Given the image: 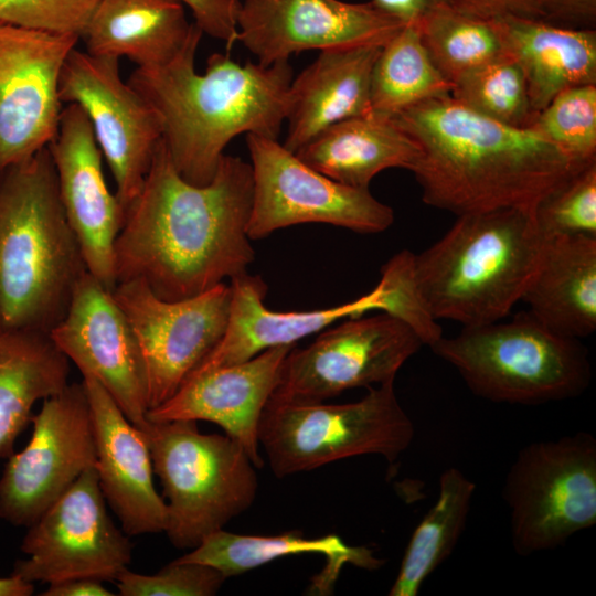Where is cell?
Here are the masks:
<instances>
[{"label": "cell", "instance_id": "e0dca14e", "mask_svg": "<svg viewBox=\"0 0 596 596\" xmlns=\"http://www.w3.org/2000/svg\"><path fill=\"white\" fill-rule=\"evenodd\" d=\"M49 334L82 376L96 380L136 427L146 424L148 382L138 340L111 291L88 272Z\"/></svg>", "mask_w": 596, "mask_h": 596}, {"label": "cell", "instance_id": "836d02e7", "mask_svg": "<svg viewBox=\"0 0 596 596\" xmlns=\"http://www.w3.org/2000/svg\"><path fill=\"white\" fill-rule=\"evenodd\" d=\"M573 160H596V85H582L557 94L531 126Z\"/></svg>", "mask_w": 596, "mask_h": 596}, {"label": "cell", "instance_id": "7c38bea8", "mask_svg": "<svg viewBox=\"0 0 596 596\" xmlns=\"http://www.w3.org/2000/svg\"><path fill=\"white\" fill-rule=\"evenodd\" d=\"M28 528L20 546L28 557L15 562L12 574L33 584L115 582L131 562L129 535L110 519L95 467Z\"/></svg>", "mask_w": 596, "mask_h": 596}, {"label": "cell", "instance_id": "30bf717a", "mask_svg": "<svg viewBox=\"0 0 596 596\" xmlns=\"http://www.w3.org/2000/svg\"><path fill=\"white\" fill-rule=\"evenodd\" d=\"M253 172L251 240L297 224L323 223L363 234L387 230L393 209L359 189L337 182L305 163L277 139L246 135Z\"/></svg>", "mask_w": 596, "mask_h": 596}, {"label": "cell", "instance_id": "d590c367", "mask_svg": "<svg viewBox=\"0 0 596 596\" xmlns=\"http://www.w3.org/2000/svg\"><path fill=\"white\" fill-rule=\"evenodd\" d=\"M414 253L403 249L393 255L381 268L377 284L383 298V312H387L411 327L423 341L432 347L444 334L438 321L427 309L417 287Z\"/></svg>", "mask_w": 596, "mask_h": 596}, {"label": "cell", "instance_id": "5b68a950", "mask_svg": "<svg viewBox=\"0 0 596 596\" xmlns=\"http://www.w3.org/2000/svg\"><path fill=\"white\" fill-rule=\"evenodd\" d=\"M533 210L501 207L457 215L438 241L414 253L417 287L437 321L469 327L510 315L544 242Z\"/></svg>", "mask_w": 596, "mask_h": 596}, {"label": "cell", "instance_id": "8d00e7d4", "mask_svg": "<svg viewBox=\"0 0 596 596\" xmlns=\"http://www.w3.org/2000/svg\"><path fill=\"white\" fill-rule=\"evenodd\" d=\"M226 579L211 566L174 560L151 575L126 568L115 582L121 596H212Z\"/></svg>", "mask_w": 596, "mask_h": 596}, {"label": "cell", "instance_id": "cb8c5ba5", "mask_svg": "<svg viewBox=\"0 0 596 596\" xmlns=\"http://www.w3.org/2000/svg\"><path fill=\"white\" fill-rule=\"evenodd\" d=\"M203 32L178 0H99L79 39L93 56L167 65Z\"/></svg>", "mask_w": 596, "mask_h": 596}, {"label": "cell", "instance_id": "ba28073f", "mask_svg": "<svg viewBox=\"0 0 596 596\" xmlns=\"http://www.w3.org/2000/svg\"><path fill=\"white\" fill-rule=\"evenodd\" d=\"M414 436L394 382L369 387L361 400L343 404L269 398L258 429L259 445L277 478L361 455L393 462Z\"/></svg>", "mask_w": 596, "mask_h": 596}, {"label": "cell", "instance_id": "d6986e66", "mask_svg": "<svg viewBox=\"0 0 596 596\" xmlns=\"http://www.w3.org/2000/svg\"><path fill=\"white\" fill-rule=\"evenodd\" d=\"M47 147L60 199L87 272L111 291L117 285L115 242L125 221V207L107 187L103 155L78 105L67 104L62 109L57 131Z\"/></svg>", "mask_w": 596, "mask_h": 596}, {"label": "cell", "instance_id": "b9f144b4", "mask_svg": "<svg viewBox=\"0 0 596 596\" xmlns=\"http://www.w3.org/2000/svg\"><path fill=\"white\" fill-rule=\"evenodd\" d=\"M376 7L395 17L404 24L418 25L444 0H371Z\"/></svg>", "mask_w": 596, "mask_h": 596}, {"label": "cell", "instance_id": "d4e9b609", "mask_svg": "<svg viewBox=\"0 0 596 596\" xmlns=\"http://www.w3.org/2000/svg\"><path fill=\"white\" fill-rule=\"evenodd\" d=\"M541 322L582 339L596 330V237H544L522 299Z\"/></svg>", "mask_w": 596, "mask_h": 596}, {"label": "cell", "instance_id": "74e56055", "mask_svg": "<svg viewBox=\"0 0 596 596\" xmlns=\"http://www.w3.org/2000/svg\"><path fill=\"white\" fill-rule=\"evenodd\" d=\"M99 0H0V24L81 35Z\"/></svg>", "mask_w": 596, "mask_h": 596}, {"label": "cell", "instance_id": "8992f818", "mask_svg": "<svg viewBox=\"0 0 596 596\" xmlns=\"http://www.w3.org/2000/svg\"><path fill=\"white\" fill-rule=\"evenodd\" d=\"M429 348L455 368L475 395L496 403L540 405L574 398L592 381L581 340L555 332L529 310L462 327Z\"/></svg>", "mask_w": 596, "mask_h": 596}, {"label": "cell", "instance_id": "5bb4252c", "mask_svg": "<svg viewBox=\"0 0 596 596\" xmlns=\"http://www.w3.org/2000/svg\"><path fill=\"white\" fill-rule=\"evenodd\" d=\"M111 294L138 340L151 409L169 400L222 340L231 287L221 283L194 297L164 300L146 283L128 280Z\"/></svg>", "mask_w": 596, "mask_h": 596}, {"label": "cell", "instance_id": "4fadbf2b", "mask_svg": "<svg viewBox=\"0 0 596 596\" xmlns=\"http://www.w3.org/2000/svg\"><path fill=\"white\" fill-rule=\"evenodd\" d=\"M32 436L0 478V518L29 526L96 465L95 435L83 383L67 384L32 415Z\"/></svg>", "mask_w": 596, "mask_h": 596}, {"label": "cell", "instance_id": "44dd1931", "mask_svg": "<svg viewBox=\"0 0 596 596\" xmlns=\"http://www.w3.org/2000/svg\"><path fill=\"white\" fill-rule=\"evenodd\" d=\"M82 383L91 406L100 490L128 535L164 532L168 510L153 485L150 450L141 429L94 379Z\"/></svg>", "mask_w": 596, "mask_h": 596}, {"label": "cell", "instance_id": "3957f363", "mask_svg": "<svg viewBox=\"0 0 596 596\" xmlns=\"http://www.w3.org/2000/svg\"><path fill=\"white\" fill-rule=\"evenodd\" d=\"M196 38L167 65L137 67L128 84L158 113L169 157L188 182L214 178L224 149L242 134L278 139L294 78L289 62L240 64L213 53L195 72Z\"/></svg>", "mask_w": 596, "mask_h": 596}, {"label": "cell", "instance_id": "ee69618b", "mask_svg": "<svg viewBox=\"0 0 596 596\" xmlns=\"http://www.w3.org/2000/svg\"><path fill=\"white\" fill-rule=\"evenodd\" d=\"M34 592V584L26 582L18 575L0 577V596H30Z\"/></svg>", "mask_w": 596, "mask_h": 596}, {"label": "cell", "instance_id": "52a82bcc", "mask_svg": "<svg viewBox=\"0 0 596 596\" xmlns=\"http://www.w3.org/2000/svg\"><path fill=\"white\" fill-rule=\"evenodd\" d=\"M153 473L168 510L166 533L177 549H194L254 502L256 467L227 435L203 434L195 421H148Z\"/></svg>", "mask_w": 596, "mask_h": 596}, {"label": "cell", "instance_id": "2e32d148", "mask_svg": "<svg viewBox=\"0 0 596 596\" xmlns=\"http://www.w3.org/2000/svg\"><path fill=\"white\" fill-rule=\"evenodd\" d=\"M78 40L0 24V170L54 138L63 109L58 78Z\"/></svg>", "mask_w": 596, "mask_h": 596}, {"label": "cell", "instance_id": "ffe728a7", "mask_svg": "<svg viewBox=\"0 0 596 596\" xmlns=\"http://www.w3.org/2000/svg\"><path fill=\"white\" fill-rule=\"evenodd\" d=\"M295 345L269 348L246 361L191 374L169 400L148 411L147 419L214 423L260 469L264 459L258 451L259 422L284 361Z\"/></svg>", "mask_w": 596, "mask_h": 596}, {"label": "cell", "instance_id": "9c48e42d", "mask_svg": "<svg viewBox=\"0 0 596 596\" xmlns=\"http://www.w3.org/2000/svg\"><path fill=\"white\" fill-rule=\"evenodd\" d=\"M513 550L555 549L596 523V439L578 432L524 446L504 481Z\"/></svg>", "mask_w": 596, "mask_h": 596}, {"label": "cell", "instance_id": "6da1fadb", "mask_svg": "<svg viewBox=\"0 0 596 596\" xmlns=\"http://www.w3.org/2000/svg\"><path fill=\"white\" fill-rule=\"evenodd\" d=\"M251 163L224 155L207 184L185 181L160 140L115 242L116 281L141 280L180 300L247 273L255 259L247 226Z\"/></svg>", "mask_w": 596, "mask_h": 596}, {"label": "cell", "instance_id": "ab89813d", "mask_svg": "<svg viewBox=\"0 0 596 596\" xmlns=\"http://www.w3.org/2000/svg\"><path fill=\"white\" fill-rule=\"evenodd\" d=\"M540 20L570 30H595L596 0H538Z\"/></svg>", "mask_w": 596, "mask_h": 596}, {"label": "cell", "instance_id": "7bdbcfd3", "mask_svg": "<svg viewBox=\"0 0 596 596\" xmlns=\"http://www.w3.org/2000/svg\"><path fill=\"white\" fill-rule=\"evenodd\" d=\"M42 596H111L102 581L94 578H73L49 584Z\"/></svg>", "mask_w": 596, "mask_h": 596}, {"label": "cell", "instance_id": "f1b7e54d", "mask_svg": "<svg viewBox=\"0 0 596 596\" xmlns=\"http://www.w3.org/2000/svg\"><path fill=\"white\" fill-rule=\"evenodd\" d=\"M299 554H321L327 557L326 570L312 584L315 590L322 593L331 588L345 563L366 568H374L380 564L371 551L349 546L336 534L306 538L298 530L276 535H249L222 529L211 533L196 547L175 560L211 566L228 578L277 558Z\"/></svg>", "mask_w": 596, "mask_h": 596}, {"label": "cell", "instance_id": "8fae6325", "mask_svg": "<svg viewBox=\"0 0 596 596\" xmlns=\"http://www.w3.org/2000/svg\"><path fill=\"white\" fill-rule=\"evenodd\" d=\"M319 333L308 347L289 351L272 400L324 402L348 390L394 382L424 345L411 327L383 311L347 318Z\"/></svg>", "mask_w": 596, "mask_h": 596}, {"label": "cell", "instance_id": "1f68e13d", "mask_svg": "<svg viewBox=\"0 0 596 596\" xmlns=\"http://www.w3.org/2000/svg\"><path fill=\"white\" fill-rule=\"evenodd\" d=\"M417 26L429 58L451 84L477 68L509 56L491 20L466 15L446 3L432 11Z\"/></svg>", "mask_w": 596, "mask_h": 596}, {"label": "cell", "instance_id": "f35d334b", "mask_svg": "<svg viewBox=\"0 0 596 596\" xmlns=\"http://www.w3.org/2000/svg\"><path fill=\"white\" fill-rule=\"evenodd\" d=\"M192 11L200 30L232 45L236 42L240 0H178Z\"/></svg>", "mask_w": 596, "mask_h": 596}, {"label": "cell", "instance_id": "f546056e", "mask_svg": "<svg viewBox=\"0 0 596 596\" xmlns=\"http://www.w3.org/2000/svg\"><path fill=\"white\" fill-rule=\"evenodd\" d=\"M475 491L476 483L458 468L441 472L437 499L412 533L390 596H416L450 556L465 530Z\"/></svg>", "mask_w": 596, "mask_h": 596}, {"label": "cell", "instance_id": "ac0fdd59", "mask_svg": "<svg viewBox=\"0 0 596 596\" xmlns=\"http://www.w3.org/2000/svg\"><path fill=\"white\" fill-rule=\"evenodd\" d=\"M404 25L372 1L245 0L236 41L272 65L304 51L383 46Z\"/></svg>", "mask_w": 596, "mask_h": 596}, {"label": "cell", "instance_id": "60d3db41", "mask_svg": "<svg viewBox=\"0 0 596 596\" xmlns=\"http://www.w3.org/2000/svg\"><path fill=\"white\" fill-rule=\"evenodd\" d=\"M451 9L481 20L518 17L540 20L538 0H444Z\"/></svg>", "mask_w": 596, "mask_h": 596}, {"label": "cell", "instance_id": "4dcf8cb0", "mask_svg": "<svg viewBox=\"0 0 596 596\" xmlns=\"http://www.w3.org/2000/svg\"><path fill=\"white\" fill-rule=\"evenodd\" d=\"M453 84L429 58L417 25L405 24L380 50L372 68L370 113L391 118L414 105L449 96Z\"/></svg>", "mask_w": 596, "mask_h": 596}, {"label": "cell", "instance_id": "d6a6232c", "mask_svg": "<svg viewBox=\"0 0 596 596\" xmlns=\"http://www.w3.org/2000/svg\"><path fill=\"white\" fill-rule=\"evenodd\" d=\"M450 97L485 117L512 127L531 128L536 116L523 72L510 56L457 79Z\"/></svg>", "mask_w": 596, "mask_h": 596}, {"label": "cell", "instance_id": "83f0119b", "mask_svg": "<svg viewBox=\"0 0 596 596\" xmlns=\"http://www.w3.org/2000/svg\"><path fill=\"white\" fill-rule=\"evenodd\" d=\"M70 361L49 333L0 329V458L13 454L33 405L68 384Z\"/></svg>", "mask_w": 596, "mask_h": 596}, {"label": "cell", "instance_id": "e575fe53", "mask_svg": "<svg viewBox=\"0 0 596 596\" xmlns=\"http://www.w3.org/2000/svg\"><path fill=\"white\" fill-rule=\"evenodd\" d=\"M533 211L543 237H596V160L542 199Z\"/></svg>", "mask_w": 596, "mask_h": 596}, {"label": "cell", "instance_id": "277c9868", "mask_svg": "<svg viewBox=\"0 0 596 596\" xmlns=\"http://www.w3.org/2000/svg\"><path fill=\"white\" fill-rule=\"evenodd\" d=\"M87 272L49 147L0 170V329L50 333Z\"/></svg>", "mask_w": 596, "mask_h": 596}, {"label": "cell", "instance_id": "484cf974", "mask_svg": "<svg viewBox=\"0 0 596 596\" xmlns=\"http://www.w3.org/2000/svg\"><path fill=\"white\" fill-rule=\"evenodd\" d=\"M491 21L523 72L536 115L561 92L596 85V30L563 29L511 15Z\"/></svg>", "mask_w": 596, "mask_h": 596}, {"label": "cell", "instance_id": "603a6c76", "mask_svg": "<svg viewBox=\"0 0 596 596\" xmlns=\"http://www.w3.org/2000/svg\"><path fill=\"white\" fill-rule=\"evenodd\" d=\"M381 47L320 51L318 57L292 78L283 143L288 150L298 151L341 120L370 114L371 74Z\"/></svg>", "mask_w": 596, "mask_h": 596}, {"label": "cell", "instance_id": "4316f807", "mask_svg": "<svg viewBox=\"0 0 596 596\" xmlns=\"http://www.w3.org/2000/svg\"><path fill=\"white\" fill-rule=\"evenodd\" d=\"M295 153L337 182L369 189L385 169L412 171L421 151L391 118L370 113L328 127Z\"/></svg>", "mask_w": 596, "mask_h": 596}, {"label": "cell", "instance_id": "7a4b0ae2", "mask_svg": "<svg viewBox=\"0 0 596 596\" xmlns=\"http://www.w3.org/2000/svg\"><path fill=\"white\" fill-rule=\"evenodd\" d=\"M391 119L419 148L411 172L423 202L456 215L534 209L589 163L573 160L533 128L501 124L450 95L414 105Z\"/></svg>", "mask_w": 596, "mask_h": 596}, {"label": "cell", "instance_id": "7402d4cb", "mask_svg": "<svg viewBox=\"0 0 596 596\" xmlns=\"http://www.w3.org/2000/svg\"><path fill=\"white\" fill-rule=\"evenodd\" d=\"M230 287L232 295L226 331L191 374L246 361L269 348L297 344L300 339L319 333L343 319L382 310L377 286L368 295L340 306L288 312L273 311L265 306L267 286L258 275H238L231 279Z\"/></svg>", "mask_w": 596, "mask_h": 596}, {"label": "cell", "instance_id": "9a60e30c", "mask_svg": "<svg viewBox=\"0 0 596 596\" xmlns=\"http://www.w3.org/2000/svg\"><path fill=\"white\" fill-rule=\"evenodd\" d=\"M62 103L86 114L97 145L126 206L139 192L162 139L156 109L119 73V60L97 57L74 47L58 78Z\"/></svg>", "mask_w": 596, "mask_h": 596}]
</instances>
